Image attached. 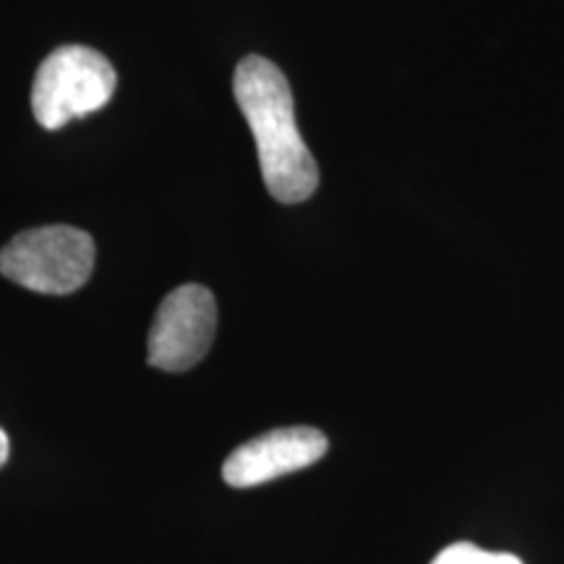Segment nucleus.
<instances>
[{"instance_id": "f257e3e1", "label": "nucleus", "mask_w": 564, "mask_h": 564, "mask_svg": "<svg viewBox=\"0 0 564 564\" xmlns=\"http://www.w3.org/2000/svg\"><path fill=\"white\" fill-rule=\"evenodd\" d=\"M232 95L257 139L264 186L280 204H301L319 188V167L295 126L285 74L262 55H246L232 76Z\"/></svg>"}, {"instance_id": "f03ea898", "label": "nucleus", "mask_w": 564, "mask_h": 564, "mask_svg": "<svg viewBox=\"0 0 564 564\" xmlns=\"http://www.w3.org/2000/svg\"><path fill=\"white\" fill-rule=\"evenodd\" d=\"M95 270V241L70 225H45L13 236L0 251V274L26 291L68 295Z\"/></svg>"}, {"instance_id": "7ed1b4c3", "label": "nucleus", "mask_w": 564, "mask_h": 564, "mask_svg": "<svg viewBox=\"0 0 564 564\" xmlns=\"http://www.w3.org/2000/svg\"><path fill=\"white\" fill-rule=\"evenodd\" d=\"M116 84V68L102 53L84 45H63L42 61L34 76V118L42 129L58 131L74 118L102 110Z\"/></svg>"}, {"instance_id": "20e7f679", "label": "nucleus", "mask_w": 564, "mask_h": 564, "mask_svg": "<svg viewBox=\"0 0 564 564\" xmlns=\"http://www.w3.org/2000/svg\"><path fill=\"white\" fill-rule=\"evenodd\" d=\"M217 333V303L212 291L196 282L175 288L154 314L147 364L162 371H188L207 356Z\"/></svg>"}, {"instance_id": "39448f33", "label": "nucleus", "mask_w": 564, "mask_h": 564, "mask_svg": "<svg viewBox=\"0 0 564 564\" xmlns=\"http://www.w3.org/2000/svg\"><path fill=\"white\" fill-rule=\"evenodd\" d=\"M327 449L329 442L319 429H274L232 449L223 465V478L232 489H251L319 463Z\"/></svg>"}, {"instance_id": "423d86ee", "label": "nucleus", "mask_w": 564, "mask_h": 564, "mask_svg": "<svg viewBox=\"0 0 564 564\" xmlns=\"http://www.w3.org/2000/svg\"><path fill=\"white\" fill-rule=\"evenodd\" d=\"M432 564H523L514 554L505 552H486V549H478L474 544H453L444 552L434 556Z\"/></svg>"}, {"instance_id": "0eeeda50", "label": "nucleus", "mask_w": 564, "mask_h": 564, "mask_svg": "<svg viewBox=\"0 0 564 564\" xmlns=\"http://www.w3.org/2000/svg\"><path fill=\"white\" fill-rule=\"evenodd\" d=\"M9 453H11V444H9V436H6L3 429H0V468H3L6 460H9Z\"/></svg>"}]
</instances>
